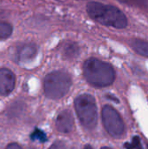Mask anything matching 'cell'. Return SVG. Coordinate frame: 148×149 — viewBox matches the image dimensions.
Segmentation results:
<instances>
[{
	"label": "cell",
	"mask_w": 148,
	"mask_h": 149,
	"mask_svg": "<svg viewBox=\"0 0 148 149\" xmlns=\"http://www.w3.org/2000/svg\"><path fill=\"white\" fill-rule=\"evenodd\" d=\"M86 10L89 16L101 24L116 29L127 26V18L118 7L99 2H90L87 3Z\"/></svg>",
	"instance_id": "1"
},
{
	"label": "cell",
	"mask_w": 148,
	"mask_h": 149,
	"mask_svg": "<svg viewBox=\"0 0 148 149\" xmlns=\"http://www.w3.org/2000/svg\"><path fill=\"white\" fill-rule=\"evenodd\" d=\"M84 76L86 80L96 87L111 86L115 79V72L113 66L98 58H89L84 63Z\"/></svg>",
	"instance_id": "2"
},
{
	"label": "cell",
	"mask_w": 148,
	"mask_h": 149,
	"mask_svg": "<svg viewBox=\"0 0 148 149\" xmlns=\"http://www.w3.org/2000/svg\"><path fill=\"white\" fill-rule=\"evenodd\" d=\"M72 86L70 75L63 71L49 73L44 80V91L47 98L59 100L69 92Z\"/></svg>",
	"instance_id": "3"
},
{
	"label": "cell",
	"mask_w": 148,
	"mask_h": 149,
	"mask_svg": "<svg viewBox=\"0 0 148 149\" xmlns=\"http://www.w3.org/2000/svg\"><path fill=\"white\" fill-rule=\"evenodd\" d=\"M77 115L84 127L92 129L98 121V110L95 99L90 94H81L75 100Z\"/></svg>",
	"instance_id": "4"
},
{
	"label": "cell",
	"mask_w": 148,
	"mask_h": 149,
	"mask_svg": "<svg viewBox=\"0 0 148 149\" xmlns=\"http://www.w3.org/2000/svg\"><path fill=\"white\" fill-rule=\"evenodd\" d=\"M102 122L106 132L113 138H120L125 133V124L120 113L111 106H105L101 112Z\"/></svg>",
	"instance_id": "5"
},
{
	"label": "cell",
	"mask_w": 148,
	"mask_h": 149,
	"mask_svg": "<svg viewBox=\"0 0 148 149\" xmlns=\"http://www.w3.org/2000/svg\"><path fill=\"white\" fill-rule=\"evenodd\" d=\"M15 84L16 78L14 73L7 68L0 69V94H10L13 91Z\"/></svg>",
	"instance_id": "6"
},
{
	"label": "cell",
	"mask_w": 148,
	"mask_h": 149,
	"mask_svg": "<svg viewBox=\"0 0 148 149\" xmlns=\"http://www.w3.org/2000/svg\"><path fill=\"white\" fill-rule=\"evenodd\" d=\"M74 127V120L72 113L69 110H64L57 117L56 127L61 133H70Z\"/></svg>",
	"instance_id": "7"
},
{
	"label": "cell",
	"mask_w": 148,
	"mask_h": 149,
	"mask_svg": "<svg viewBox=\"0 0 148 149\" xmlns=\"http://www.w3.org/2000/svg\"><path fill=\"white\" fill-rule=\"evenodd\" d=\"M38 48L32 43L24 44L17 51V58L21 63H26L32 60L37 55Z\"/></svg>",
	"instance_id": "8"
},
{
	"label": "cell",
	"mask_w": 148,
	"mask_h": 149,
	"mask_svg": "<svg viewBox=\"0 0 148 149\" xmlns=\"http://www.w3.org/2000/svg\"><path fill=\"white\" fill-rule=\"evenodd\" d=\"M131 46L138 54L148 58V42L146 40L135 38L131 41Z\"/></svg>",
	"instance_id": "9"
},
{
	"label": "cell",
	"mask_w": 148,
	"mask_h": 149,
	"mask_svg": "<svg viewBox=\"0 0 148 149\" xmlns=\"http://www.w3.org/2000/svg\"><path fill=\"white\" fill-rule=\"evenodd\" d=\"M12 33V26L7 22H0V38H8Z\"/></svg>",
	"instance_id": "10"
},
{
	"label": "cell",
	"mask_w": 148,
	"mask_h": 149,
	"mask_svg": "<svg viewBox=\"0 0 148 149\" xmlns=\"http://www.w3.org/2000/svg\"><path fill=\"white\" fill-rule=\"evenodd\" d=\"M78 52H79L78 46L72 43L65 45V49H64V54L67 58H74L75 56H77Z\"/></svg>",
	"instance_id": "11"
},
{
	"label": "cell",
	"mask_w": 148,
	"mask_h": 149,
	"mask_svg": "<svg viewBox=\"0 0 148 149\" xmlns=\"http://www.w3.org/2000/svg\"><path fill=\"white\" fill-rule=\"evenodd\" d=\"M31 139L33 141H38L40 142H44L46 141L45 134L42 131H40L38 129H36L34 131V133L31 134Z\"/></svg>",
	"instance_id": "12"
},
{
	"label": "cell",
	"mask_w": 148,
	"mask_h": 149,
	"mask_svg": "<svg viewBox=\"0 0 148 149\" xmlns=\"http://www.w3.org/2000/svg\"><path fill=\"white\" fill-rule=\"evenodd\" d=\"M125 147L127 148H141L140 138H139V137H134V138L133 139V141H132L131 143H129V144H126Z\"/></svg>",
	"instance_id": "13"
},
{
	"label": "cell",
	"mask_w": 148,
	"mask_h": 149,
	"mask_svg": "<svg viewBox=\"0 0 148 149\" xmlns=\"http://www.w3.org/2000/svg\"><path fill=\"white\" fill-rule=\"evenodd\" d=\"M7 148H20V146H18V145H17V144H10V145H8L7 146Z\"/></svg>",
	"instance_id": "14"
}]
</instances>
